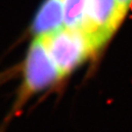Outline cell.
<instances>
[{"label": "cell", "instance_id": "cell-2", "mask_svg": "<svg viewBox=\"0 0 132 132\" xmlns=\"http://www.w3.org/2000/svg\"><path fill=\"white\" fill-rule=\"evenodd\" d=\"M63 78L70 76L96 52L80 29L67 27L38 35Z\"/></svg>", "mask_w": 132, "mask_h": 132}, {"label": "cell", "instance_id": "cell-4", "mask_svg": "<svg viewBox=\"0 0 132 132\" xmlns=\"http://www.w3.org/2000/svg\"><path fill=\"white\" fill-rule=\"evenodd\" d=\"M63 27H65L64 0H45L33 20V32L38 36Z\"/></svg>", "mask_w": 132, "mask_h": 132}, {"label": "cell", "instance_id": "cell-3", "mask_svg": "<svg viewBox=\"0 0 132 132\" xmlns=\"http://www.w3.org/2000/svg\"><path fill=\"white\" fill-rule=\"evenodd\" d=\"M117 0H88L81 31L96 53L111 39L122 24Z\"/></svg>", "mask_w": 132, "mask_h": 132}, {"label": "cell", "instance_id": "cell-1", "mask_svg": "<svg viewBox=\"0 0 132 132\" xmlns=\"http://www.w3.org/2000/svg\"><path fill=\"white\" fill-rule=\"evenodd\" d=\"M63 79L44 43L36 36L26 57L23 81L18 91L14 112H18L32 96L55 86Z\"/></svg>", "mask_w": 132, "mask_h": 132}, {"label": "cell", "instance_id": "cell-5", "mask_svg": "<svg viewBox=\"0 0 132 132\" xmlns=\"http://www.w3.org/2000/svg\"><path fill=\"white\" fill-rule=\"evenodd\" d=\"M88 0H64L65 27L81 29L84 24Z\"/></svg>", "mask_w": 132, "mask_h": 132}, {"label": "cell", "instance_id": "cell-6", "mask_svg": "<svg viewBox=\"0 0 132 132\" xmlns=\"http://www.w3.org/2000/svg\"><path fill=\"white\" fill-rule=\"evenodd\" d=\"M119 16L122 21L126 18L128 12L132 7V0H117Z\"/></svg>", "mask_w": 132, "mask_h": 132}]
</instances>
